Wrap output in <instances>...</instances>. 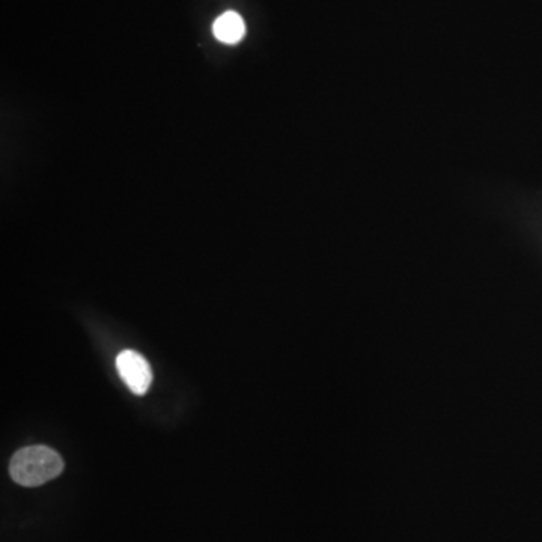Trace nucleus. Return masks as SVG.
I'll return each instance as SVG.
<instances>
[{"label":"nucleus","instance_id":"1","mask_svg":"<svg viewBox=\"0 0 542 542\" xmlns=\"http://www.w3.org/2000/svg\"><path fill=\"white\" fill-rule=\"evenodd\" d=\"M64 461L49 446L35 445L16 452L10 464L11 478L23 487H40L61 475Z\"/></svg>","mask_w":542,"mask_h":542},{"label":"nucleus","instance_id":"2","mask_svg":"<svg viewBox=\"0 0 542 542\" xmlns=\"http://www.w3.org/2000/svg\"><path fill=\"white\" fill-rule=\"evenodd\" d=\"M116 369L134 395H145L153 383L150 363L134 350H124L116 357Z\"/></svg>","mask_w":542,"mask_h":542},{"label":"nucleus","instance_id":"3","mask_svg":"<svg viewBox=\"0 0 542 542\" xmlns=\"http://www.w3.org/2000/svg\"><path fill=\"white\" fill-rule=\"evenodd\" d=\"M213 34L222 43L237 44L246 34V25L240 14L228 11L214 22Z\"/></svg>","mask_w":542,"mask_h":542}]
</instances>
